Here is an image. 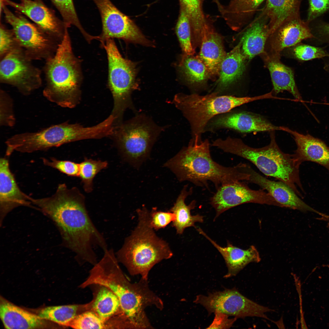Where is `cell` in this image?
I'll list each match as a JSON object with an SVG mask.
<instances>
[{
  "mask_svg": "<svg viewBox=\"0 0 329 329\" xmlns=\"http://www.w3.org/2000/svg\"><path fill=\"white\" fill-rule=\"evenodd\" d=\"M309 3L307 22L329 10V0H309Z\"/></svg>",
  "mask_w": 329,
  "mask_h": 329,
  "instance_id": "43",
  "label": "cell"
},
{
  "mask_svg": "<svg viewBox=\"0 0 329 329\" xmlns=\"http://www.w3.org/2000/svg\"><path fill=\"white\" fill-rule=\"evenodd\" d=\"M260 55L270 72L273 92L277 94L287 91L297 101L302 102L295 82L293 71L281 62L280 55H268L263 53Z\"/></svg>",
  "mask_w": 329,
  "mask_h": 329,
  "instance_id": "23",
  "label": "cell"
},
{
  "mask_svg": "<svg viewBox=\"0 0 329 329\" xmlns=\"http://www.w3.org/2000/svg\"><path fill=\"white\" fill-rule=\"evenodd\" d=\"M244 163L226 167L214 161L210 150L208 139H191L187 146L163 164L180 182L187 181L197 186L209 188L210 181L217 189L221 186L235 182L248 181L250 175L244 169Z\"/></svg>",
  "mask_w": 329,
  "mask_h": 329,
  "instance_id": "2",
  "label": "cell"
},
{
  "mask_svg": "<svg viewBox=\"0 0 329 329\" xmlns=\"http://www.w3.org/2000/svg\"><path fill=\"white\" fill-rule=\"evenodd\" d=\"M196 229L212 243L223 257L228 269L225 278L236 275L251 262L258 263L260 261L259 252L253 246H251L247 249H243L228 242L226 246L222 247L209 237L201 228L196 227Z\"/></svg>",
  "mask_w": 329,
  "mask_h": 329,
  "instance_id": "21",
  "label": "cell"
},
{
  "mask_svg": "<svg viewBox=\"0 0 329 329\" xmlns=\"http://www.w3.org/2000/svg\"><path fill=\"white\" fill-rule=\"evenodd\" d=\"M32 197L20 189L11 172L9 161L6 157L0 159V223L6 215L14 208L21 206L32 207Z\"/></svg>",
  "mask_w": 329,
  "mask_h": 329,
  "instance_id": "18",
  "label": "cell"
},
{
  "mask_svg": "<svg viewBox=\"0 0 329 329\" xmlns=\"http://www.w3.org/2000/svg\"><path fill=\"white\" fill-rule=\"evenodd\" d=\"M50 0L59 11L63 20L69 27L71 25L76 26L87 41L92 39V36L85 30L80 23L73 0Z\"/></svg>",
  "mask_w": 329,
  "mask_h": 329,
  "instance_id": "34",
  "label": "cell"
},
{
  "mask_svg": "<svg viewBox=\"0 0 329 329\" xmlns=\"http://www.w3.org/2000/svg\"><path fill=\"white\" fill-rule=\"evenodd\" d=\"M2 11L20 47L30 58L46 60L54 55L60 43L22 15L12 12L6 5Z\"/></svg>",
  "mask_w": 329,
  "mask_h": 329,
  "instance_id": "10",
  "label": "cell"
},
{
  "mask_svg": "<svg viewBox=\"0 0 329 329\" xmlns=\"http://www.w3.org/2000/svg\"><path fill=\"white\" fill-rule=\"evenodd\" d=\"M199 57L211 74L212 79L218 76L221 63L226 53L222 36L215 30L212 23L203 30Z\"/></svg>",
  "mask_w": 329,
  "mask_h": 329,
  "instance_id": "24",
  "label": "cell"
},
{
  "mask_svg": "<svg viewBox=\"0 0 329 329\" xmlns=\"http://www.w3.org/2000/svg\"><path fill=\"white\" fill-rule=\"evenodd\" d=\"M313 38L307 22L302 20L299 16L293 17L282 23L270 34L263 53L268 55H280L285 48Z\"/></svg>",
  "mask_w": 329,
  "mask_h": 329,
  "instance_id": "17",
  "label": "cell"
},
{
  "mask_svg": "<svg viewBox=\"0 0 329 329\" xmlns=\"http://www.w3.org/2000/svg\"><path fill=\"white\" fill-rule=\"evenodd\" d=\"M175 218V214L172 212L157 210L156 208H153L149 212V224L154 229L157 230L165 228Z\"/></svg>",
  "mask_w": 329,
  "mask_h": 329,
  "instance_id": "42",
  "label": "cell"
},
{
  "mask_svg": "<svg viewBox=\"0 0 329 329\" xmlns=\"http://www.w3.org/2000/svg\"><path fill=\"white\" fill-rule=\"evenodd\" d=\"M247 60L242 51L240 41L232 50L226 53L221 63L214 92L221 95L223 92L236 82L243 74Z\"/></svg>",
  "mask_w": 329,
  "mask_h": 329,
  "instance_id": "25",
  "label": "cell"
},
{
  "mask_svg": "<svg viewBox=\"0 0 329 329\" xmlns=\"http://www.w3.org/2000/svg\"><path fill=\"white\" fill-rule=\"evenodd\" d=\"M41 159L45 166L55 169L69 176H79L80 163L70 161L58 160L54 157L50 159L43 157Z\"/></svg>",
  "mask_w": 329,
  "mask_h": 329,
  "instance_id": "40",
  "label": "cell"
},
{
  "mask_svg": "<svg viewBox=\"0 0 329 329\" xmlns=\"http://www.w3.org/2000/svg\"><path fill=\"white\" fill-rule=\"evenodd\" d=\"M179 66L186 81L191 86H203L209 79H212L209 71L198 55L184 54Z\"/></svg>",
  "mask_w": 329,
  "mask_h": 329,
  "instance_id": "31",
  "label": "cell"
},
{
  "mask_svg": "<svg viewBox=\"0 0 329 329\" xmlns=\"http://www.w3.org/2000/svg\"><path fill=\"white\" fill-rule=\"evenodd\" d=\"M37 209L54 222L61 236L62 244L75 254L81 263L93 265L97 262L96 247L104 252L108 249L104 236L91 220L86 209L84 196L76 187L59 184L51 196L32 198Z\"/></svg>",
  "mask_w": 329,
  "mask_h": 329,
  "instance_id": "1",
  "label": "cell"
},
{
  "mask_svg": "<svg viewBox=\"0 0 329 329\" xmlns=\"http://www.w3.org/2000/svg\"><path fill=\"white\" fill-rule=\"evenodd\" d=\"M167 127L159 126L146 115L137 114L115 126L113 134L122 157L139 168L148 157L154 144Z\"/></svg>",
  "mask_w": 329,
  "mask_h": 329,
  "instance_id": "7",
  "label": "cell"
},
{
  "mask_svg": "<svg viewBox=\"0 0 329 329\" xmlns=\"http://www.w3.org/2000/svg\"><path fill=\"white\" fill-rule=\"evenodd\" d=\"M293 54L295 58L302 61L329 56V54L322 48L300 43L295 46Z\"/></svg>",
  "mask_w": 329,
  "mask_h": 329,
  "instance_id": "39",
  "label": "cell"
},
{
  "mask_svg": "<svg viewBox=\"0 0 329 329\" xmlns=\"http://www.w3.org/2000/svg\"><path fill=\"white\" fill-rule=\"evenodd\" d=\"M93 302V299L84 304L48 306L40 310L37 315L42 319L68 327L70 323L76 316L91 310Z\"/></svg>",
  "mask_w": 329,
  "mask_h": 329,
  "instance_id": "32",
  "label": "cell"
},
{
  "mask_svg": "<svg viewBox=\"0 0 329 329\" xmlns=\"http://www.w3.org/2000/svg\"><path fill=\"white\" fill-rule=\"evenodd\" d=\"M176 32L184 54L194 55L195 50L192 44L190 20L186 11L181 6L176 26Z\"/></svg>",
  "mask_w": 329,
  "mask_h": 329,
  "instance_id": "36",
  "label": "cell"
},
{
  "mask_svg": "<svg viewBox=\"0 0 329 329\" xmlns=\"http://www.w3.org/2000/svg\"><path fill=\"white\" fill-rule=\"evenodd\" d=\"M222 129H230L241 133L281 130V126L273 124L259 115L232 110L213 118L207 124L204 132H213Z\"/></svg>",
  "mask_w": 329,
  "mask_h": 329,
  "instance_id": "16",
  "label": "cell"
},
{
  "mask_svg": "<svg viewBox=\"0 0 329 329\" xmlns=\"http://www.w3.org/2000/svg\"><path fill=\"white\" fill-rule=\"evenodd\" d=\"M269 20L262 11L242 31L241 50L247 60L264 52L269 34Z\"/></svg>",
  "mask_w": 329,
  "mask_h": 329,
  "instance_id": "22",
  "label": "cell"
},
{
  "mask_svg": "<svg viewBox=\"0 0 329 329\" xmlns=\"http://www.w3.org/2000/svg\"><path fill=\"white\" fill-rule=\"evenodd\" d=\"M137 212L136 227L115 254L119 262L131 275H139L148 280L152 267L162 260L171 258L173 253L168 244L158 237L150 226L149 212L147 208L143 206Z\"/></svg>",
  "mask_w": 329,
  "mask_h": 329,
  "instance_id": "5",
  "label": "cell"
},
{
  "mask_svg": "<svg viewBox=\"0 0 329 329\" xmlns=\"http://www.w3.org/2000/svg\"><path fill=\"white\" fill-rule=\"evenodd\" d=\"M281 131L290 134L297 145L293 154L295 159L300 164L310 161L324 167L329 172V147L322 140L309 134H303L289 128L281 126Z\"/></svg>",
  "mask_w": 329,
  "mask_h": 329,
  "instance_id": "20",
  "label": "cell"
},
{
  "mask_svg": "<svg viewBox=\"0 0 329 329\" xmlns=\"http://www.w3.org/2000/svg\"><path fill=\"white\" fill-rule=\"evenodd\" d=\"M188 185H185L178 196L173 206L169 211L175 215V219L172 222V226L175 227L177 233L182 234L184 229L188 227H194L196 222L202 223L203 217L199 214L192 215L191 210L196 207V201L192 200L188 205L185 203L186 198L193 193V188L188 189Z\"/></svg>",
  "mask_w": 329,
  "mask_h": 329,
  "instance_id": "29",
  "label": "cell"
},
{
  "mask_svg": "<svg viewBox=\"0 0 329 329\" xmlns=\"http://www.w3.org/2000/svg\"><path fill=\"white\" fill-rule=\"evenodd\" d=\"M264 98L263 95L240 97L219 95L216 92L204 95L179 93L174 96L172 103L189 122L192 139L201 140L207 124L215 116L245 104Z\"/></svg>",
  "mask_w": 329,
  "mask_h": 329,
  "instance_id": "6",
  "label": "cell"
},
{
  "mask_svg": "<svg viewBox=\"0 0 329 329\" xmlns=\"http://www.w3.org/2000/svg\"><path fill=\"white\" fill-rule=\"evenodd\" d=\"M45 61L43 96L62 107H74L79 100L82 73L80 61L73 51L68 31L54 55Z\"/></svg>",
  "mask_w": 329,
  "mask_h": 329,
  "instance_id": "4",
  "label": "cell"
},
{
  "mask_svg": "<svg viewBox=\"0 0 329 329\" xmlns=\"http://www.w3.org/2000/svg\"><path fill=\"white\" fill-rule=\"evenodd\" d=\"M274 131L270 132L269 144L261 148L252 147L241 139L231 136L218 138L213 141L211 145L248 160L264 174L283 182L302 196L298 189L304 190L299 177L300 164L293 154L285 153L280 149L276 142Z\"/></svg>",
  "mask_w": 329,
  "mask_h": 329,
  "instance_id": "3",
  "label": "cell"
},
{
  "mask_svg": "<svg viewBox=\"0 0 329 329\" xmlns=\"http://www.w3.org/2000/svg\"><path fill=\"white\" fill-rule=\"evenodd\" d=\"M101 16L102 31L99 35L101 44L115 38L151 46L138 27L127 16L121 12L110 0H92Z\"/></svg>",
  "mask_w": 329,
  "mask_h": 329,
  "instance_id": "13",
  "label": "cell"
},
{
  "mask_svg": "<svg viewBox=\"0 0 329 329\" xmlns=\"http://www.w3.org/2000/svg\"><path fill=\"white\" fill-rule=\"evenodd\" d=\"M194 302L203 306L209 314L218 312L237 318L256 317L268 319L266 313L273 310L247 298L235 288L198 295Z\"/></svg>",
  "mask_w": 329,
  "mask_h": 329,
  "instance_id": "12",
  "label": "cell"
},
{
  "mask_svg": "<svg viewBox=\"0 0 329 329\" xmlns=\"http://www.w3.org/2000/svg\"><path fill=\"white\" fill-rule=\"evenodd\" d=\"M216 189L210 201L216 212L215 219L225 211L245 203L265 204L281 207L269 193L263 189H252L246 183L241 181L221 186Z\"/></svg>",
  "mask_w": 329,
  "mask_h": 329,
  "instance_id": "14",
  "label": "cell"
},
{
  "mask_svg": "<svg viewBox=\"0 0 329 329\" xmlns=\"http://www.w3.org/2000/svg\"><path fill=\"white\" fill-rule=\"evenodd\" d=\"M179 1L180 6L184 8L189 18L192 40L199 42L201 40L203 29L211 22L203 11V0Z\"/></svg>",
  "mask_w": 329,
  "mask_h": 329,
  "instance_id": "33",
  "label": "cell"
},
{
  "mask_svg": "<svg viewBox=\"0 0 329 329\" xmlns=\"http://www.w3.org/2000/svg\"><path fill=\"white\" fill-rule=\"evenodd\" d=\"M108 163L106 161L94 160L85 158L80 163L79 177L81 180L84 191L87 193L93 190V180L96 175L101 170L106 168Z\"/></svg>",
  "mask_w": 329,
  "mask_h": 329,
  "instance_id": "35",
  "label": "cell"
},
{
  "mask_svg": "<svg viewBox=\"0 0 329 329\" xmlns=\"http://www.w3.org/2000/svg\"><path fill=\"white\" fill-rule=\"evenodd\" d=\"M0 316L6 329H37L48 326L46 320L2 298Z\"/></svg>",
  "mask_w": 329,
  "mask_h": 329,
  "instance_id": "26",
  "label": "cell"
},
{
  "mask_svg": "<svg viewBox=\"0 0 329 329\" xmlns=\"http://www.w3.org/2000/svg\"><path fill=\"white\" fill-rule=\"evenodd\" d=\"M106 51L108 61V84L114 100L112 114L116 123L122 122L125 111L130 108L136 111L131 94L137 88L136 69L134 63L120 54L113 39L101 44Z\"/></svg>",
  "mask_w": 329,
  "mask_h": 329,
  "instance_id": "9",
  "label": "cell"
},
{
  "mask_svg": "<svg viewBox=\"0 0 329 329\" xmlns=\"http://www.w3.org/2000/svg\"><path fill=\"white\" fill-rule=\"evenodd\" d=\"M101 287L93 299L91 310L107 323L108 328V324L114 319L117 321H129L116 295L108 288Z\"/></svg>",
  "mask_w": 329,
  "mask_h": 329,
  "instance_id": "28",
  "label": "cell"
},
{
  "mask_svg": "<svg viewBox=\"0 0 329 329\" xmlns=\"http://www.w3.org/2000/svg\"><path fill=\"white\" fill-rule=\"evenodd\" d=\"M0 82L11 85L24 96L30 94L42 85L41 71L19 48L0 58Z\"/></svg>",
  "mask_w": 329,
  "mask_h": 329,
  "instance_id": "11",
  "label": "cell"
},
{
  "mask_svg": "<svg viewBox=\"0 0 329 329\" xmlns=\"http://www.w3.org/2000/svg\"><path fill=\"white\" fill-rule=\"evenodd\" d=\"M16 3L10 0H0V5L10 6L28 17L45 32L59 43L69 27L59 19L42 0H19Z\"/></svg>",
  "mask_w": 329,
  "mask_h": 329,
  "instance_id": "15",
  "label": "cell"
},
{
  "mask_svg": "<svg viewBox=\"0 0 329 329\" xmlns=\"http://www.w3.org/2000/svg\"><path fill=\"white\" fill-rule=\"evenodd\" d=\"M68 327L76 329L108 328L107 323L92 310L76 316L70 323Z\"/></svg>",
  "mask_w": 329,
  "mask_h": 329,
  "instance_id": "37",
  "label": "cell"
},
{
  "mask_svg": "<svg viewBox=\"0 0 329 329\" xmlns=\"http://www.w3.org/2000/svg\"><path fill=\"white\" fill-rule=\"evenodd\" d=\"M320 216L319 218H317L318 220L329 223V215L322 213Z\"/></svg>",
  "mask_w": 329,
  "mask_h": 329,
  "instance_id": "46",
  "label": "cell"
},
{
  "mask_svg": "<svg viewBox=\"0 0 329 329\" xmlns=\"http://www.w3.org/2000/svg\"><path fill=\"white\" fill-rule=\"evenodd\" d=\"M21 48L12 29H7L0 23V58L16 49Z\"/></svg>",
  "mask_w": 329,
  "mask_h": 329,
  "instance_id": "41",
  "label": "cell"
},
{
  "mask_svg": "<svg viewBox=\"0 0 329 329\" xmlns=\"http://www.w3.org/2000/svg\"><path fill=\"white\" fill-rule=\"evenodd\" d=\"M327 227L329 230V223H328L327 224Z\"/></svg>",
  "mask_w": 329,
  "mask_h": 329,
  "instance_id": "48",
  "label": "cell"
},
{
  "mask_svg": "<svg viewBox=\"0 0 329 329\" xmlns=\"http://www.w3.org/2000/svg\"><path fill=\"white\" fill-rule=\"evenodd\" d=\"M246 171L250 175L248 181L255 184L266 190L282 207L303 212H312L318 215L321 213L306 204L289 186L283 182L268 179L256 172L248 164H246Z\"/></svg>",
  "mask_w": 329,
  "mask_h": 329,
  "instance_id": "19",
  "label": "cell"
},
{
  "mask_svg": "<svg viewBox=\"0 0 329 329\" xmlns=\"http://www.w3.org/2000/svg\"><path fill=\"white\" fill-rule=\"evenodd\" d=\"M327 68L329 72V57L328 58L327 62Z\"/></svg>",
  "mask_w": 329,
  "mask_h": 329,
  "instance_id": "47",
  "label": "cell"
},
{
  "mask_svg": "<svg viewBox=\"0 0 329 329\" xmlns=\"http://www.w3.org/2000/svg\"><path fill=\"white\" fill-rule=\"evenodd\" d=\"M94 135L91 127L67 122L51 126L38 131L25 132L10 136L5 142V155L14 151L31 153L46 150L70 142L91 139Z\"/></svg>",
  "mask_w": 329,
  "mask_h": 329,
  "instance_id": "8",
  "label": "cell"
},
{
  "mask_svg": "<svg viewBox=\"0 0 329 329\" xmlns=\"http://www.w3.org/2000/svg\"><path fill=\"white\" fill-rule=\"evenodd\" d=\"M214 313L215 316L214 320L207 328H228L237 319L235 317L229 319L228 315L218 312Z\"/></svg>",
  "mask_w": 329,
  "mask_h": 329,
  "instance_id": "44",
  "label": "cell"
},
{
  "mask_svg": "<svg viewBox=\"0 0 329 329\" xmlns=\"http://www.w3.org/2000/svg\"><path fill=\"white\" fill-rule=\"evenodd\" d=\"M265 0H230L221 13L227 24L238 31L246 24Z\"/></svg>",
  "mask_w": 329,
  "mask_h": 329,
  "instance_id": "27",
  "label": "cell"
},
{
  "mask_svg": "<svg viewBox=\"0 0 329 329\" xmlns=\"http://www.w3.org/2000/svg\"><path fill=\"white\" fill-rule=\"evenodd\" d=\"M301 1L266 0L262 12L266 15L269 20V34L285 20L299 16V8Z\"/></svg>",
  "mask_w": 329,
  "mask_h": 329,
  "instance_id": "30",
  "label": "cell"
},
{
  "mask_svg": "<svg viewBox=\"0 0 329 329\" xmlns=\"http://www.w3.org/2000/svg\"><path fill=\"white\" fill-rule=\"evenodd\" d=\"M314 38L319 41L329 43V24L324 23L320 25L317 28Z\"/></svg>",
  "mask_w": 329,
  "mask_h": 329,
  "instance_id": "45",
  "label": "cell"
},
{
  "mask_svg": "<svg viewBox=\"0 0 329 329\" xmlns=\"http://www.w3.org/2000/svg\"><path fill=\"white\" fill-rule=\"evenodd\" d=\"M16 122L12 98L5 91L0 89V125L12 127L15 126Z\"/></svg>",
  "mask_w": 329,
  "mask_h": 329,
  "instance_id": "38",
  "label": "cell"
}]
</instances>
